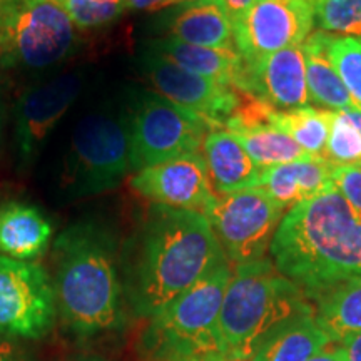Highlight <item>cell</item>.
<instances>
[{
    "label": "cell",
    "mask_w": 361,
    "mask_h": 361,
    "mask_svg": "<svg viewBox=\"0 0 361 361\" xmlns=\"http://www.w3.org/2000/svg\"><path fill=\"white\" fill-rule=\"evenodd\" d=\"M224 259L204 214L154 204L121 258L128 308L151 319Z\"/></svg>",
    "instance_id": "cell-1"
},
{
    "label": "cell",
    "mask_w": 361,
    "mask_h": 361,
    "mask_svg": "<svg viewBox=\"0 0 361 361\" xmlns=\"http://www.w3.org/2000/svg\"><path fill=\"white\" fill-rule=\"evenodd\" d=\"M57 316L79 340L121 331L128 319L121 256L114 234L97 221H80L54 243Z\"/></svg>",
    "instance_id": "cell-2"
},
{
    "label": "cell",
    "mask_w": 361,
    "mask_h": 361,
    "mask_svg": "<svg viewBox=\"0 0 361 361\" xmlns=\"http://www.w3.org/2000/svg\"><path fill=\"white\" fill-rule=\"evenodd\" d=\"M278 271L313 298L361 278V211L336 189L293 206L269 247Z\"/></svg>",
    "instance_id": "cell-3"
},
{
    "label": "cell",
    "mask_w": 361,
    "mask_h": 361,
    "mask_svg": "<svg viewBox=\"0 0 361 361\" xmlns=\"http://www.w3.org/2000/svg\"><path fill=\"white\" fill-rule=\"evenodd\" d=\"M313 310L305 291L279 273L271 259L234 264L218 319L223 356L251 361L273 329Z\"/></svg>",
    "instance_id": "cell-4"
},
{
    "label": "cell",
    "mask_w": 361,
    "mask_h": 361,
    "mask_svg": "<svg viewBox=\"0 0 361 361\" xmlns=\"http://www.w3.org/2000/svg\"><path fill=\"white\" fill-rule=\"evenodd\" d=\"M233 276L229 259L221 261L200 281L152 316L142 336L151 361L223 356L218 319L223 298Z\"/></svg>",
    "instance_id": "cell-5"
},
{
    "label": "cell",
    "mask_w": 361,
    "mask_h": 361,
    "mask_svg": "<svg viewBox=\"0 0 361 361\" xmlns=\"http://www.w3.org/2000/svg\"><path fill=\"white\" fill-rule=\"evenodd\" d=\"M78 29L56 0H4L0 66L44 71L78 49Z\"/></svg>",
    "instance_id": "cell-6"
},
{
    "label": "cell",
    "mask_w": 361,
    "mask_h": 361,
    "mask_svg": "<svg viewBox=\"0 0 361 361\" xmlns=\"http://www.w3.org/2000/svg\"><path fill=\"white\" fill-rule=\"evenodd\" d=\"M130 171L128 112L104 109L79 121L64 169V184L72 196L109 191Z\"/></svg>",
    "instance_id": "cell-7"
},
{
    "label": "cell",
    "mask_w": 361,
    "mask_h": 361,
    "mask_svg": "<svg viewBox=\"0 0 361 361\" xmlns=\"http://www.w3.org/2000/svg\"><path fill=\"white\" fill-rule=\"evenodd\" d=\"M133 171L178 157L201 154L206 134L216 129L201 116L156 92H142L128 112Z\"/></svg>",
    "instance_id": "cell-8"
},
{
    "label": "cell",
    "mask_w": 361,
    "mask_h": 361,
    "mask_svg": "<svg viewBox=\"0 0 361 361\" xmlns=\"http://www.w3.org/2000/svg\"><path fill=\"white\" fill-rule=\"evenodd\" d=\"M284 211L263 189L251 188L216 194L202 214L209 221L229 263L245 264L266 258L286 214Z\"/></svg>",
    "instance_id": "cell-9"
},
{
    "label": "cell",
    "mask_w": 361,
    "mask_h": 361,
    "mask_svg": "<svg viewBox=\"0 0 361 361\" xmlns=\"http://www.w3.org/2000/svg\"><path fill=\"white\" fill-rule=\"evenodd\" d=\"M57 319L51 276L34 261L0 255V340H42Z\"/></svg>",
    "instance_id": "cell-10"
},
{
    "label": "cell",
    "mask_w": 361,
    "mask_h": 361,
    "mask_svg": "<svg viewBox=\"0 0 361 361\" xmlns=\"http://www.w3.org/2000/svg\"><path fill=\"white\" fill-rule=\"evenodd\" d=\"M313 27V0H256L233 24L234 47L241 57L264 56L301 45Z\"/></svg>",
    "instance_id": "cell-11"
},
{
    "label": "cell",
    "mask_w": 361,
    "mask_h": 361,
    "mask_svg": "<svg viewBox=\"0 0 361 361\" xmlns=\"http://www.w3.org/2000/svg\"><path fill=\"white\" fill-rule=\"evenodd\" d=\"M82 87L84 75L69 72L22 90L16 102V147L22 169L37 159L47 137Z\"/></svg>",
    "instance_id": "cell-12"
},
{
    "label": "cell",
    "mask_w": 361,
    "mask_h": 361,
    "mask_svg": "<svg viewBox=\"0 0 361 361\" xmlns=\"http://www.w3.org/2000/svg\"><path fill=\"white\" fill-rule=\"evenodd\" d=\"M141 67L156 94L201 116L214 128H224L241 101V94L231 85L192 74L149 51L144 52Z\"/></svg>",
    "instance_id": "cell-13"
},
{
    "label": "cell",
    "mask_w": 361,
    "mask_h": 361,
    "mask_svg": "<svg viewBox=\"0 0 361 361\" xmlns=\"http://www.w3.org/2000/svg\"><path fill=\"white\" fill-rule=\"evenodd\" d=\"M234 89L278 111L306 107L310 102L306 67L301 45L264 56L243 57Z\"/></svg>",
    "instance_id": "cell-14"
},
{
    "label": "cell",
    "mask_w": 361,
    "mask_h": 361,
    "mask_svg": "<svg viewBox=\"0 0 361 361\" xmlns=\"http://www.w3.org/2000/svg\"><path fill=\"white\" fill-rule=\"evenodd\" d=\"M130 188L147 201L204 213L216 196L202 154H191L137 171Z\"/></svg>",
    "instance_id": "cell-15"
},
{
    "label": "cell",
    "mask_w": 361,
    "mask_h": 361,
    "mask_svg": "<svg viewBox=\"0 0 361 361\" xmlns=\"http://www.w3.org/2000/svg\"><path fill=\"white\" fill-rule=\"evenodd\" d=\"M333 171L335 164L323 157L271 166L261 171L256 188L263 189L271 200L290 211L300 202L335 189Z\"/></svg>",
    "instance_id": "cell-16"
},
{
    "label": "cell",
    "mask_w": 361,
    "mask_h": 361,
    "mask_svg": "<svg viewBox=\"0 0 361 361\" xmlns=\"http://www.w3.org/2000/svg\"><path fill=\"white\" fill-rule=\"evenodd\" d=\"M168 37L201 47L234 49L233 22L223 0L180 4L164 20Z\"/></svg>",
    "instance_id": "cell-17"
},
{
    "label": "cell",
    "mask_w": 361,
    "mask_h": 361,
    "mask_svg": "<svg viewBox=\"0 0 361 361\" xmlns=\"http://www.w3.org/2000/svg\"><path fill=\"white\" fill-rule=\"evenodd\" d=\"M201 151L216 194H231L258 186L261 169L229 130L221 128L209 130Z\"/></svg>",
    "instance_id": "cell-18"
},
{
    "label": "cell",
    "mask_w": 361,
    "mask_h": 361,
    "mask_svg": "<svg viewBox=\"0 0 361 361\" xmlns=\"http://www.w3.org/2000/svg\"><path fill=\"white\" fill-rule=\"evenodd\" d=\"M52 238V226L37 207L11 201L0 206V255L19 261L42 256Z\"/></svg>",
    "instance_id": "cell-19"
},
{
    "label": "cell",
    "mask_w": 361,
    "mask_h": 361,
    "mask_svg": "<svg viewBox=\"0 0 361 361\" xmlns=\"http://www.w3.org/2000/svg\"><path fill=\"white\" fill-rule=\"evenodd\" d=\"M146 51L156 54L192 74L204 75V78L231 85L233 89L243 67V57L234 49L201 47V45L180 42L173 37L151 40Z\"/></svg>",
    "instance_id": "cell-20"
},
{
    "label": "cell",
    "mask_w": 361,
    "mask_h": 361,
    "mask_svg": "<svg viewBox=\"0 0 361 361\" xmlns=\"http://www.w3.org/2000/svg\"><path fill=\"white\" fill-rule=\"evenodd\" d=\"M333 345L323 331L316 313L293 316L264 338L251 361H310Z\"/></svg>",
    "instance_id": "cell-21"
},
{
    "label": "cell",
    "mask_w": 361,
    "mask_h": 361,
    "mask_svg": "<svg viewBox=\"0 0 361 361\" xmlns=\"http://www.w3.org/2000/svg\"><path fill=\"white\" fill-rule=\"evenodd\" d=\"M328 35L323 30H316L301 44L310 101L329 111L355 109L348 90L328 57Z\"/></svg>",
    "instance_id": "cell-22"
},
{
    "label": "cell",
    "mask_w": 361,
    "mask_h": 361,
    "mask_svg": "<svg viewBox=\"0 0 361 361\" xmlns=\"http://www.w3.org/2000/svg\"><path fill=\"white\" fill-rule=\"evenodd\" d=\"M316 322L331 343L361 333V278L348 279L316 295Z\"/></svg>",
    "instance_id": "cell-23"
},
{
    "label": "cell",
    "mask_w": 361,
    "mask_h": 361,
    "mask_svg": "<svg viewBox=\"0 0 361 361\" xmlns=\"http://www.w3.org/2000/svg\"><path fill=\"white\" fill-rule=\"evenodd\" d=\"M226 130H229L241 142V146L261 169L314 157L298 146L290 135L273 126H234Z\"/></svg>",
    "instance_id": "cell-24"
},
{
    "label": "cell",
    "mask_w": 361,
    "mask_h": 361,
    "mask_svg": "<svg viewBox=\"0 0 361 361\" xmlns=\"http://www.w3.org/2000/svg\"><path fill=\"white\" fill-rule=\"evenodd\" d=\"M333 121H335V111L314 109L306 106L290 111L273 109L269 123L273 128L290 135L308 154L323 157Z\"/></svg>",
    "instance_id": "cell-25"
},
{
    "label": "cell",
    "mask_w": 361,
    "mask_h": 361,
    "mask_svg": "<svg viewBox=\"0 0 361 361\" xmlns=\"http://www.w3.org/2000/svg\"><path fill=\"white\" fill-rule=\"evenodd\" d=\"M328 57L348 90L355 109L361 111V39L329 34Z\"/></svg>",
    "instance_id": "cell-26"
},
{
    "label": "cell",
    "mask_w": 361,
    "mask_h": 361,
    "mask_svg": "<svg viewBox=\"0 0 361 361\" xmlns=\"http://www.w3.org/2000/svg\"><path fill=\"white\" fill-rule=\"evenodd\" d=\"M313 12L323 32L361 39V0H313Z\"/></svg>",
    "instance_id": "cell-27"
},
{
    "label": "cell",
    "mask_w": 361,
    "mask_h": 361,
    "mask_svg": "<svg viewBox=\"0 0 361 361\" xmlns=\"http://www.w3.org/2000/svg\"><path fill=\"white\" fill-rule=\"evenodd\" d=\"M75 29L92 30L112 24L126 12L124 0H56Z\"/></svg>",
    "instance_id": "cell-28"
},
{
    "label": "cell",
    "mask_w": 361,
    "mask_h": 361,
    "mask_svg": "<svg viewBox=\"0 0 361 361\" xmlns=\"http://www.w3.org/2000/svg\"><path fill=\"white\" fill-rule=\"evenodd\" d=\"M323 159L335 166L361 161V133L346 111H335Z\"/></svg>",
    "instance_id": "cell-29"
},
{
    "label": "cell",
    "mask_w": 361,
    "mask_h": 361,
    "mask_svg": "<svg viewBox=\"0 0 361 361\" xmlns=\"http://www.w3.org/2000/svg\"><path fill=\"white\" fill-rule=\"evenodd\" d=\"M333 184L351 206L361 211V161L335 166Z\"/></svg>",
    "instance_id": "cell-30"
},
{
    "label": "cell",
    "mask_w": 361,
    "mask_h": 361,
    "mask_svg": "<svg viewBox=\"0 0 361 361\" xmlns=\"http://www.w3.org/2000/svg\"><path fill=\"white\" fill-rule=\"evenodd\" d=\"M126 11L135 12H156L161 8L178 7L180 4L191 2V0H124Z\"/></svg>",
    "instance_id": "cell-31"
},
{
    "label": "cell",
    "mask_w": 361,
    "mask_h": 361,
    "mask_svg": "<svg viewBox=\"0 0 361 361\" xmlns=\"http://www.w3.org/2000/svg\"><path fill=\"white\" fill-rule=\"evenodd\" d=\"M343 356V361H361V333L348 336L336 346Z\"/></svg>",
    "instance_id": "cell-32"
},
{
    "label": "cell",
    "mask_w": 361,
    "mask_h": 361,
    "mask_svg": "<svg viewBox=\"0 0 361 361\" xmlns=\"http://www.w3.org/2000/svg\"><path fill=\"white\" fill-rule=\"evenodd\" d=\"M0 361H32V358L16 341L0 340Z\"/></svg>",
    "instance_id": "cell-33"
},
{
    "label": "cell",
    "mask_w": 361,
    "mask_h": 361,
    "mask_svg": "<svg viewBox=\"0 0 361 361\" xmlns=\"http://www.w3.org/2000/svg\"><path fill=\"white\" fill-rule=\"evenodd\" d=\"M223 2L226 4V8H228L229 17H231V22L234 24V22L246 16L256 0H223Z\"/></svg>",
    "instance_id": "cell-34"
},
{
    "label": "cell",
    "mask_w": 361,
    "mask_h": 361,
    "mask_svg": "<svg viewBox=\"0 0 361 361\" xmlns=\"http://www.w3.org/2000/svg\"><path fill=\"white\" fill-rule=\"evenodd\" d=\"M310 361H343V356L340 353V350L328 346L326 350H323L322 353L314 355Z\"/></svg>",
    "instance_id": "cell-35"
},
{
    "label": "cell",
    "mask_w": 361,
    "mask_h": 361,
    "mask_svg": "<svg viewBox=\"0 0 361 361\" xmlns=\"http://www.w3.org/2000/svg\"><path fill=\"white\" fill-rule=\"evenodd\" d=\"M69 361H107V360L99 355H79L75 356V358H71Z\"/></svg>",
    "instance_id": "cell-36"
},
{
    "label": "cell",
    "mask_w": 361,
    "mask_h": 361,
    "mask_svg": "<svg viewBox=\"0 0 361 361\" xmlns=\"http://www.w3.org/2000/svg\"><path fill=\"white\" fill-rule=\"evenodd\" d=\"M348 114H350L351 119H353V123L356 124V128H358L360 133H361V111H358V109H348Z\"/></svg>",
    "instance_id": "cell-37"
},
{
    "label": "cell",
    "mask_w": 361,
    "mask_h": 361,
    "mask_svg": "<svg viewBox=\"0 0 361 361\" xmlns=\"http://www.w3.org/2000/svg\"><path fill=\"white\" fill-rule=\"evenodd\" d=\"M166 361H229L221 356H209V358H183V360H166Z\"/></svg>",
    "instance_id": "cell-38"
},
{
    "label": "cell",
    "mask_w": 361,
    "mask_h": 361,
    "mask_svg": "<svg viewBox=\"0 0 361 361\" xmlns=\"http://www.w3.org/2000/svg\"><path fill=\"white\" fill-rule=\"evenodd\" d=\"M2 12H4V0H0V22H2Z\"/></svg>",
    "instance_id": "cell-39"
}]
</instances>
